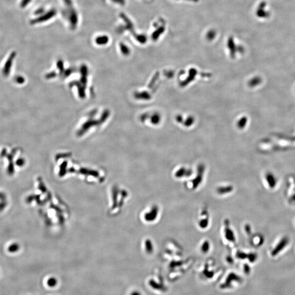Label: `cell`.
I'll use <instances>...</instances> for the list:
<instances>
[{"instance_id": "cell-1", "label": "cell", "mask_w": 295, "mask_h": 295, "mask_svg": "<svg viewBox=\"0 0 295 295\" xmlns=\"http://www.w3.org/2000/svg\"><path fill=\"white\" fill-rule=\"evenodd\" d=\"M221 238L223 244L231 248H234L237 245L236 234L231 225L230 221L227 219H225L223 222L221 232Z\"/></svg>"}, {"instance_id": "cell-12", "label": "cell", "mask_w": 295, "mask_h": 295, "mask_svg": "<svg viewBox=\"0 0 295 295\" xmlns=\"http://www.w3.org/2000/svg\"><path fill=\"white\" fill-rule=\"evenodd\" d=\"M57 283V280L55 279H50L48 281V285L50 287H53Z\"/></svg>"}, {"instance_id": "cell-9", "label": "cell", "mask_w": 295, "mask_h": 295, "mask_svg": "<svg viewBox=\"0 0 295 295\" xmlns=\"http://www.w3.org/2000/svg\"><path fill=\"white\" fill-rule=\"evenodd\" d=\"M249 239L251 245L255 248L261 246L264 243V237L261 234H253L250 237H249Z\"/></svg>"}, {"instance_id": "cell-3", "label": "cell", "mask_w": 295, "mask_h": 295, "mask_svg": "<svg viewBox=\"0 0 295 295\" xmlns=\"http://www.w3.org/2000/svg\"><path fill=\"white\" fill-rule=\"evenodd\" d=\"M196 224L200 230H207L210 224V215L207 208L203 207L201 209L196 217Z\"/></svg>"}, {"instance_id": "cell-4", "label": "cell", "mask_w": 295, "mask_h": 295, "mask_svg": "<svg viewBox=\"0 0 295 295\" xmlns=\"http://www.w3.org/2000/svg\"><path fill=\"white\" fill-rule=\"evenodd\" d=\"M290 239L287 236H283L276 241V244L273 246L271 251L270 255L272 257L278 256L280 253L283 252L289 244Z\"/></svg>"}, {"instance_id": "cell-2", "label": "cell", "mask_w": 295, "mask_h": 295, "mask_svg": "<svg viewBox=\"0 0 295 295\" xmlns=\"http://www.w3.org/2000/svg\"><path fill=\"white\" fill-rule=\"evenodd\" d=\"M204 169L202 167L201 169L199 167L195 175H192L189 179L186 180V188L190 190H195L199 187L204 179Z\"/></svg>"}, {"instance_id": "cell-7", "label": "cell", "mask_w": 295, "mask_h": 295, "mask_svg": "<svg viewBox=\"0 0 295 295\" xmlns=\"http://www.w3.org/2000/svg\"><path fill=\"white\" fill-rule=\"evenodd\" d=\"M160 214V211L159 207L155 204L150 207L149 211L147 215L146 214V220L149 222H154L157 220L159 218Z\"/></svg>"}, {"instance_id": "cell-10", "label": "cell", "mask_w": 295, "mask_h": 295, "mask_svg": "<svg viewBox=\"0 0 295 295\" xmlns=\"http://www.w3.org/2000/svg\"><path fill=\"white\" fill-rule=\"evenodd\" d=\"M211 243L208 239H204L200 243L199 249L202 253L206 254L208 253L211 250Z\"/></svg>"}, {"instance_id": "cell-6", "label": "cell", "mask_w": 295, "mask_h": 295, "mask_svg": "<svg viewBox=\"0 0 295 295\" xmlns=\"http://www.w3.org/2000/svg\"><path fill=\"white\" fill-rule=\"evenodd\" d=\"M264 180L265 184L270 190L274 189L278 183L277 177L271 172H267L265 173Z\"/></svg>"}, {"instance_id": "cell-8", "label": "cell", "mask_w": 295, "mask_h": 295, "mask_svg": "<svg viewBox=\"0 0 295 295\" xmlns=\"http://www.w3.org/2000/svg\"><path fill=\"white\" fill-rule=\"evenodd\" d=\"M234 191V187L231 184H222L219 185L215 189L216 193L219 196H224L229 195Z\"/></svg>"}, {"instance_id": "cell-5", "label": "cell", "mask_w": 295, "mask_h": 295, "mask_svg": "<svg viewBox=\"0 0 295 295\" xmlns=\"http://www.w3.org/2000/svg\"><path fill=\"white\" fill-rule=\"evenodd\" d=\"M193 174L192 170L187 169L184 167H181L176 170L173 173V176L177 179H184L185 180L189 179Z\"/></svg>"}, {"instance_id": "cell-11", "label": "cell", "mask_w": 295, "mask_h": 295, "mask_svg": "<svg viewBox=\"0 0 295 295\" xmlns=\"http://www.w3.org/2000/svg\"><path fill=\"white\" fill-rule=\"evenodd\" d=\"M244 232H245V234L248 236L249 237H250L252 235H253V234H252V227H251V226L249 224H246L244 226Z\"/></svg>"}, {"instance_id": "cell-13", "label": "cell", "mask_w": 295, "mask_h": 295, "mask_svg": "<svg viewBox=\"0 0 295 295\" xmlns=\"http://www.w3.org/2000/svg\"><path fill=\"white\" fill-rule=\"evenodd\" d=\"M97 43H106L107 41H108V38H107L106 37H100V38H98L97 39Z\"/></svg>"}]
</instances>
